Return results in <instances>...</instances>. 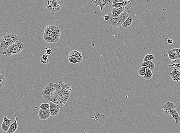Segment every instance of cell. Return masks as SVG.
Returning <instances> with one entry per match:
<instances>
[{
    "label": "cell",
    "mask_w": 180,
    "mask_h": 133,
    "mask_svg": "<svg viewBox=\"0 0 180 133\" xmlns=\"http://www.w3.org/2000/svg\"><path fill=\"white\" fill-rule=\"evenodd\" d=\"M111 14H112V17L113 18H116L120 14L115 9V8H112V11H111Z\"/></svg>",
    "instance_id": "4316f807"
},
{
    "label": "cell",
    "mask_w": 180,
    "mask_h": 133,
    "mask_svg": "<svg viewBox=\"0 0 180 133\" xmlns=\"http://www.w3.org/2000/svg\"><path fill=\"white\" fill-rule=\"evenodd\" d=\"M46 54H47V55H50L51 54H52V50L51 49H50V48H49L47 49V48H46Z\"/></svg>",
    "instance_id": "4dcf8cb0"
},
{
    "label": "cell",
    "mask_w": 180,
    "mask_h": 133,
    "mask_svg": "<svg viewBox=\"0 0 180 133\" xmlns=\"http://www.w3.org/2000/svg\"><path fill=\"white\" fill-rule=\"evenodd\" d=\"M5 79L4 74L2 73L0 75V89L1 91H2L5 86Z\"/></svg>",
    "instance_id": "603a6c76"
},
{
    "label": "cell",
    "mask_w": 180,
    "mask_h": 133,
    "mask_svg": "<svg viewBox=\"0 0 180 133\" xmlns=\"http://www.w3.org/2000/svg\"><path fill=\"white\" fill-rule=\"evenodd\" d=\"M24 43L21 40L15 43L7 48L5 52L3 53V55H5L8 58L12 55L19 54L24 48Z\"/></svg>",
    "instance_id": "3957f363"
},
{
    "label": "cell",
    "mask_w": 180,
    "mask_h": 133,
    "mask_svg": "<svg viewBox=\"0 0 180 133\" xmlns=\"http://www.w3.org/2000/svg\"><path fill=\"white\" fill-rule=\"evenodd\" d=\"M153 77L152 71L149 68H147L146 70V73L143 77L145 80H149Z\"/></svg>",
    "instance_id": "7402d4cb"
},
{
    "label": "cell",
    "mask_w": 180,
    "mask_h": 133,
    "mask_svg": "<svg viewBox=\"0 0 180 133\" xmlns=\"http://www.w3.org/2000/svg\"><path fill=\"white\" fill-rule=\"evenodd\" d=\"M170 75L173 81L179 82L180 81V71L175 69L170 73Z\"/></svg>",
    "instance_id": "9a60e30c"
},
{
    "label": "cell",
    "mask_w": 180,
    "mask_h": 133,
    "mask_svg": "<svg viewBox=\"0 0 180 133\" xmlns=\"http://www.w3.org/2000/svg\"><path fill=\"white\" fill-rule=\"evenodd\" d=\"M175 50H176L177 56L179 59L180 58V48H175Z\"/></svg>",
    "instance_id": "f546056e"
},
{
    "label": "cell",
    "mask_w": 180,
    "mask_h": 133,
    "mask_svg": "<svg viewBox=\"0 0 180 133\" xmlns=\"http://www.w3.org/2000/svg\"><path fill=\"white\" fill-rule=\"evenodd\" d=\"M104 19L105 20V21H108L110 19V16H109L108 15H106L104 16Z\"/></svg>",
    "instance_id": "d6a6232c"
},
{
    "label": "cell",
    "mask_w": 180,
    "mask_h": 133,
    "mask_svg": "<svg viewBox=\"0 0 180 133\" xmlns=\"http://www.w3.org/2000/svg\"><path fill=\"white\" fill-rule=\"evenodd\" d=\"M155 56L151 54H148L145 56L143 59V62L149 61L155 59Z\"/></svg>",
    "instance_id": "cb8c5ba5"
},
{
    "label": "cell",
    "mask_w": 180,
    "mask_h": 133,
    "mask_svg": "<svg viewBox=\"0 0 180 133\" xmlns=\"http://www.w3.org/2000/svg\"><path fill=\"white\" fill-rule=\"evenodd\" d=\"M56 85L57 89L56 93L50 101L63 107L71 95L72 87H69L67 83L63 82H57Z\"/></svg>",
    "instance_id": "6da1fadb"
},
{
    "label": "cell",
    "mask_w": 180,
    "mask_h": 133,
    "mask_svg": "<svg viewBox=\"0 0 180 133\" xmlns=\"http://www.w3.org/2000/svg\"><path fill=\"white\" fill-rule=\"evenodd\" d=\"M43 39L46 42L49 43H54L53 38L50 31L49 26H47L44 32Z\"/></svg>",
    "instance_id": "ba28073f"
},
{
    "label": "cell",
    "mask_w": 180,
    "mask_h": 133,
    "mask_svg": "<svg viewBox=\"0 0 180 133\" xmlns=\"http://www.w3.org/2000/svg\"><path fill=\"white\" fill-rule=\"evenodd\" d=\"M39 119L40 120H47L51 116L50 109H40L38 112Z\"/></svg>",
    "instance_id": "8fae6325"
},
{
    "label": "cell",
    "mask_w": 180,
    "mask_h": 133,
    "mask_svg": "<svg viewBox=\"0 0 180 133\" xmlns=\"http://www.w3.org/2000/svg\"><path fill=\"white\" fill-rule=\"evenodd\" d=\"M110 2V0H97L91 3L95 4L96 7L100 6V11H102L104 7L108 5Z\"/></svg>",
    "instance_id": "4fadbf2b"
},
{
    "label": "cell",
    "mask_w": 180,
    "mask_h": 133,
    "mask_svg": "<svg viewBox=\"0 0 180 133\" xmlns=\"http://www.w3.org/2000/svg\"><path fill=\"white\" fill-rule=\"evenodd\" d=\"M147 67L146 66H141L139 69V70L138 71V74L140 76L143 77L145 75V73H146V70Z\"/></svg>",
    "instance_id": "d4e9b609"
},
{
    "label": "cell",
    "mask_w": 180,
    "mask_h": 133,
    "mask_svg": "<svg viewBox=\"0 0 180 133\" xmlns=\"http://www.w3.org/2000/svg\"><path fill=\"white\" fill-rule=\"evenodd\" d=\"M129 16L128 12L125 11L116 18H111V25L114 28H120L122 26V23L125 21Z\"/></svg>",
    "instance_id": "8992f818"
},
{
    "label": "cell",
    "mask_w": 180,
    "mask_h": 133,
    "mask_svg": "<svg viewBox=\"0 0 180 133\" xmlns=\"http://www.w3.org/2000/svg\"><path fill=\"white\" fill-rule=\"evenodd\" d=\"M50 31L53 38L54 43L58 42L61 36V31L60 29L57 26L50 25H49Z\"/></svg>",
    "instance_id": "52a82bcc"
},
{
    "label": "cell",
    "mask_w": 180,
    "mask_h": 133,
    "mask_svg": "<svg viewBox=\"0 0 180 133\" xmlns=\"http://www.w3.org/2000/svg\"><path fill=\"white\" fill-rule=\"evenodd\" d=\"M97 1V0H92V1H91V3H92V2H93L94 1Z\"/></svg>",
    "instance_id": "d590c367"
},
{
    "label": "cell",
    "mask_w": 180,
    "mask_h": 133,
    "mask_svg": "<svg viewBox=\"0 0 180 133\" xmlns=\"http://www.w3.org/2000/svg\"><path fill=\"white\" fill-rule=\"evenodd\" d=\"M115 9L120 15L122 13V12H124L125 10V7H121L118 8H115Z\"/></svg>",
    "instance_id": "f1b7e54d"
},
{
    "label": "cell",
    "mask_w": 180,
    "mask_h": 133,
    "mask_svg": "<svg viewBox=\"0 0 180 133\" xmlns=\"http://www.w3.org/2000/svg\"><path fill=\"white\" fill-rule=\"evenodd\" d=\"M131 2V0H126L122 3H116L115 2H112V8H118L125 7Z\"/></svg>",
    "instance_id": "e0dca14e"
},
{
    "label": "cell",
    "mask_w": 180,
    "mask_h": 133,
    "mask_svg": "<svg viewBox=\"0 0 180 133\" xmlns=\"http://www.w3.org/2000/svg\"><path fill=\"white\" fill-rule=\"evenodd\" d=\"M175 108H176V106H175V103H173V102H170V101L166 102L162 107L164 113L166 115L169 114L171 110L175 109Z\"/></svg>",
    "instance_id": "30bf717a"
},
{
    "label": "cell",
    "mask_w": 180,
    "mask_h": 133,
    "mask_svg": "<svg viewBox=\"0 0 180 133\" xmlns=\"http://www.w3.org/2000/svg\"><path fill=\"white\" fill-rule=\"evenodd\" d=\"M133 19H132V17L131 16H129L125 21L122 23L121 27L122 28H126L130 26L131 25V24L132 23Z\"/></svg>",
    "instance_id": "44dd1931"
},
{
    "label": "cell",
    "mask_w": 180,
    "mask_h": 133,
    "mask_svg": "<svg viewBox=\"0 0 180 133\" xmlns=\"http://www.w3.org/2000/svg\"><path fill=\"white\" fill-rule=\"evenodd\" d=\"M56 84L53 83H49L43 90L42 96L46 101H50L56 93Z\"/></svg>",
    "instance_id": "5b68a950"
},
{
    "label": "cell",
    "mask_w": 180,
    "mask_h": 133,
    "mask_svg": "<svg viewBox=\"0 0 180 133\" xmlns=\"http://www.w3.org/2000/svg\"><path fill=\"white\" fill-rule=\"evenodd\" d=\"M15 116V119L14 122L12 124H11V126L9 130L7 132V133H14L17 130L18 128V126L17 124V118L16 114L14 112H12Z\"/></svg>",
    "instance_id": "5bb4252c"
},
{
    "label": "cell",
    "mask_w": 180,
    "mask_h": 133,
    "mask_svg": "<svg viewBox=\"0 0 180 133\" xmlns=\"http://www.w3.org/2000/svg\"><path fill=\"white\" fill-rule=\"evenodd\" d=\"M45 5L48 11L56 13L62 8L64 0H45Z\"/></svg>",
    "instance_id": "277c9868"
},
{
    "label": "cell",
    "mask_w": 180,
    "mask_h": 133,
    "mask_svg": "<svg viewBox=\"0 0 180 133\" xmlns=\"http://www.w3.org/2000/svg\"><path fill=\"white\" fill-rule=\"evenodd\" d=\"M12 121V119H9L7 118V114L5 115L1 125V128L3 131L5 132L8 131L10 128L11 124V122Z\"/></svg>",
    "instance_id": "7c38bea8"
},
{
    "label": "cell",
    "mask_w": 180,
    "mask_h": 133,
    "mask_svg": "<svg viewBox=\"0 0 180 133\" xmlns=\"http://www.w3.org/2000/svg\"><path fill=\"white\" fill-rule=\"evenodd\" d=\"M68 59H69L70 62L72 64H76V63L79 62L77 58L74 56H69Z\"/></svg>",
    "instance_id": "484cf974"
},
{
    "label": "cell",
    "mask_w": 180,
    "mask_h": 133,
    "mask_svg": "<svg viewBox=\"0 0 180 133\" xmlns=\"http://www.w3.org/2000/svg\"><path fill=\"white\" fill-rule=\"evenodd\" d=\"M167 42L169 44H172L173 43V41L171 38H169L167 39Z\"/></svg>",
    "instance_id": "836d02e7"
},
{
    "label": "cell",
    "mask_w": 180,
    "mask_h": 133,
    "mask_svg": "<svg viewBox=\"0 0 180 133\" xmlns=\"http://www.w3.org/2000/svg\"><path fill=\"white\" fill-rule=\"evenodd\" d=\"M141 66H146L147 68H149L151 71H153L155 69L156 65L152 60L143 62L141 64Z\"/></svg>",
    "instance_id": "ffe728a7"
},
{
    "label": "cell",
    "mask_w": 180,
    "mask_h": 133,
    "mask_svg": "<svg viewBox=\"0 0 180 133\" xmlns=\"http://www.w3.org/2000/svg\"><path fill=\"white\" fill-rule=\"evenodd\" d=\"M167 54L169 58L171 60H176L179 59L177 56L175 48H173V49L168 50Z\"/></svg>",
    "instance_id": "ac0fdd59"
},
{
    "label": "cell",
    "mask_w": 180,
    "mask_h": 133,
    "mask_svg": "<svg viewBox=\"0 0 180 133\" xmlns=\"http://www.w3.org/2000/svg\"><path fill=\"white\" fill-rule=\"evenodd\" d=\"M126 0H113V1L116 3H122Z\"/></svg>",
    "instance_id": "e575fe53"
},
{
    "label": "cell",
    "mask_w": 180,
    "mask_h": 133,
    "mask_svg": "<svg viewBox=\"0 0 180 133\" xmlns=\"http://www.w3.org/2000/svg\"><path fill=\"white\" fill-rule=\"evenodd\" d=\"M169 115L171 116L175 120L177 124H178L180 121V116L177 112L175 109L171 110Z\"/></svg>",
    "instance_id": "d6986e66"
},
{
    "label": "cell",
    "mask_w": 180,
    "mask_h": 133,
    "mask_svg": "<svg viewBox=\"0 0 180 133\" xmlns=\"http://www.w3.org/2000/svg\"><path fill=\"white\" fill-rule=\"evenodd\" d=\"M41 58H42V60H47V59H48V56H47V54H45L43 55L42 56H41Z\"/></svg>",
    "instance_id": "1f68e13d"
},
{
    "label": "cell",
    "mask_w": 180,
    "mask_h": 133,
    "mask_svg": "<svg viewBox=\"0 0 180 133\" xmlns=\"http://www.w3.org/2000/svg\"><path fill=\"white\" fill-rule=\"evenodd\" d=\"M68 56H74V57H76L78 60L79 62L82 61L83 60V57L82 55V53L80 52L77 50H73L70 52L68 54Z\"/></svg>",
    "instance_id": "2e32d148"
},
{
    "label": "cell",
    "mask_w": 180,
    "mask_h": 133,
    "mask_svg": "<svg viewBox=\"0 0 180 133\" xmlns=\"http://www.w3.org/2000/svg\"><path fill=\"white\" fill-rule=\"evenodd\" d=\"M49 103H50V105L49 109H50L51 116L54 117L57 116L58 113L59 112L60 108L62 107L61 106L54 103L51 101H50Z\"/></svg>",
    "instance_id": "9c48e42d"
},
{
    "label": "cell",
    "mask_w": 180,
    "mask_h": 133,
    "mask_svg": "<svg viewBox=\"0 0 180 133\" xmlns=\"http://www.w3.org/2000/svg\"><path fill=\"white\" fill-rule=\"evenodd\" d=\"M50 103H41L40 106V109H47L50 108Z\"/></svg>",
    "instance_id": "83f0119b"
},
{
    "label": "cell",
    "mask_w": 180,
    "mask_h": 133,
    "mask_svg": "<svg viewBox=\"0 0 180 133\" xmlns=\"http://www.w3.org/2000/svg\"><path fill=\"white\" fill-rule=\"evenodd\" d=\"M21 40L20 38L14 33L4 34L1 39V48L3 53L5 52L9 47L15 43Z\"/></svg>",
    "instance_id": "7a4b0ae2"
}]
</instances>
